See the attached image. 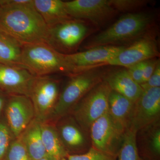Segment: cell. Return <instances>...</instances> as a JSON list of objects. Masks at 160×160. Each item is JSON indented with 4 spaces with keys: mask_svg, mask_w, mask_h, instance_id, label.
I'll list each match as a JSON object with an SVG mask.
<instances>
[{
    "mask_svg": "<svg viewBox=\"0 0 160 160\" xmlns=\"http://www.w3.org/2000/svg\"><path fill=\"white\" fill-rule=\"evenodd\" d=\"M60 93V82L50 76H35L32 83L29 96L40 122H50Z\"/></svg>",
    "mask_w": 160,
    "mask_h": 160,
    "instance_id": "cell-6",
    "label": "cell"
},
{
    "mask_svg": "<svg viewBox=\"0 0 160 160\" xmlns=\"http://www.w3.org/2000/svg\"><path fill=\"white\" fill-rule=\"evenodd\" d=\"M130 76L139 85L143 83L142 62L135 64L127 68Z\"/></svg>",
    "mask_w": 160,
    "mask_h": 160,
    "instance_id": "cell-30",
    "label": "cell"
},
{
    "mask_svg": "<svg viewBox=\"0 0 160 160\" xmlns=\"http://www.w3.org/2000/svg\"><path fill=\"white\" fill-rule=\"evenodd\" d=\"M65 5L72 18L88 20L98 26L108 22L118 12L109 0H74L65 2Z\"/></svg>",
    "mask_w": 160,
    "mask_h": 160,
    "instance_id": "cell-9",
    "label": "cell"
},
{
    "mask_svg": "<svg viewBox=\"0 0 160 160\" xmlns=\"http://www.w3.org/2000/svg\"><path fill=\"white\" fill-rule=\"evenodd\" d=\"M104 80L111 90L116 92L135 103L143 92L139 84L132 78L127 69L106 73Z\"/></svg>",
    "mask_w": 160,
    "mask_h": 160,
    "instance_id": "cell-17",
    "label": "cell"
},
{
    "mask_svg": "<svg viewBox=\"0 0 160 160\" xmlns=\"http://www.w3.org/2000/svg\"><path fill=\"white\" fill-rule=\"evenodd\" d=\"M148 34V33H147ZM145 34L138 39L132 45L124 48L107 65L129 68L146 60L159 57L157 44L150 34Z\"/></svg>",
    "mask_w": 160,
    "mask_h": 160,
    "instance_id": "cell-12",
    "label": "cell"
},
{
    "mask_svg": "<svg viewBox=\"0 0 160 160\" xmlns=\"http://www.w3.org/2000/svg\"><path fill=\"white\" fill-rule=\"evenodd\" d=\"M61 160H66V158H63V159H62Z\"/></svg>",
    "mask_w": 160,
    "mask_h": 160,
    "instance_id": "cell-34",
    "label": "cell"
},
{
    "mask_svg": "<svg viewBox=\"0 0 160 160\" xmlns=\"http://www.w3.org/2000/svg\"><path fill=\"white\" fill-rule=\"evenodd\" d=\"M125 47L117 46H100L85 51L63 54V56L73 74L95 69L99 66L107 65V62Z\"/></svg>",
    "mask_w": 160,
    "mask_h": 160,
    "instance_id": "cell-11",
    "label": "cell"
},
{
    "mask_svg": "<svg viewBox=\"0 0 160 160\" xmlns=\"http://www.w3.org/2000/svg\"><path fill=\"white\" fill-rule=\"evenodd\" d=\"M152 21V17L147 13H128L91 38L85 45V49L115 46L142 37L151 27Z\"/></svg>",
    "mask_w": 160,
    "mask_h": 160,
    "instance_id": "cell-2",
    "label": "cell"
},
{
    "mask_svg": "<svg viewBox=\"0 0 160 160\" xmlns=\"http://www.w3.org/2000/svg\"><path fill=\"white\" fill-rule=\"evenodd\" d=\"M28 152L31 160L47 157L43 145L41 122L35 118L18 137Z\"/></svg>",
    "mask_w": 160,
    "mask_h": 160,
    "instance_id": "cell-19",
    "label": "cell"
},
{
    "mask_svg": "<svg viewBox=\"0 0 160 160\" xmlns=\"http://www.w3.org/2000/svg\"><path fill=\"white\" fill-rule=\"evenodd\" d=\"M147 134L145 136V146L147 152L152 157L159 158L160 155V129L158 122L143 129Z\"/></svg>",
    "mask_w": 160,
    "mask_h": 160,
    "instance_id": "cell-23",
    "label": "cell"
},
{
    "mask_svg": "<svg viewBox=\"0 0 160 160\" xmlns=\"http://www.w3.org/2000/svg\"><path fill=\"white\" fill-rule=\"evenodd\" d=\"M54 123L61 142L69 154H81L89 149L86 132L71 115L61 118Z\"/></svg>",
    "mask_w": 160,
    "mask_h": 160,
    "instance_id": "cell-14",
    "label": "cell"
},
{
    "mask_svg": "<svg viewBox=\"0 0 160 160\" xmlns=\"http://www.w3.org/2000/svg\"><path fill=\"white\" fill-rule=\"evenodd\" d=\"M22 46L18 41L0 30L1 64L26 69L22 62Z\"/></svg>",
    "mask_w": 160,
    "mask_h": 160,
    "instance_id": "cell-21",
    "label": "cell"
},
{
    "mask_svg": "<svg viewBox=\"0 0 160 160\" xmlns=\"http://www.w3.org/2000/svg\"><path fill=\"white\" fill-rule=\"evenodd\" d=\"M66 160H116L113 157L91 147L85 152L81 154H68Z\"/></svg>",
    "mask_w": 160,
    "mask_h": 160,
    "instance_id": "cell-26",
    "label": "cell"
},
{
    "mask_svg": "<svg viewBox=\"0 0 160 160\" xmlns=\"http://www.w3.org/2000/svg\"><path fill=\"white\" fill-rule=\"evenodd\" d=\"M16 138L4 117L0 115V160H2L12 141Z\"/></svg>",
    "mask_w": 160,
    "mask_h": 160,
    "instance_id": "cell-25",
    "label": "cell"
},
{
    "mask_svg": "<svg viewBox=\"0 0 160 160\" xmlns=\"http://www.w3.org/2000/svg\"><path fill=\"white\" fill-rule=\"evenodd\" d=\"M106 72L92 69L70 75L59 97L50 122L55 123L70 114L75 106L93 87L104 80Z\"/></svg>",
    "mask_w": 160,
    "mask_h": 160,
    "instance_id": "cell-4",
    "label": "cell"
},
{
    "mask_svg": "<svg viewBox=\"0 0 160 160\" xmlns=\"http://www.w3.org/2000/svg\"><path fill=\"white\" fill-rule=\"evenodd\" d=\"M125 132L115 125L108 112L95 121L90 127L89 133L91 146L117 158Z\"/></svg>",
    "mask_w": 160,
    "mask_h": 160,
    "instance_id": "cell-8",
    "label": "cell"
},
{
    "mask_svg": "<svg viewBox=\"0 0 160 160\" xmlns=\"http://www.w3.org/2000/svg\"><path fill=\"white\" fill-rule=\"evenodd\" d=\"M33 6L49 29L70 19L65 2L61 0H33Z\"/></svg>",
    "mask_w": 160,
    "mask_h": 160,
    "instance_id": "cell-18",
    "label": "cell"
},
{
    "mask_svg": "<svg viewBox=\"0 0 160 160\" xmlns=\"http://www.w3.org/2000/svg\"><path fill=\"white\" fill-rule=\"evenodd\" d=\"M8 94L0 90V115L2 113L6 104Z\"/></svg>",
    "mask_w": 160,
    "mask_h": 160,
    "instance_id": "cell-32",
    "label": "cell"
},
{
    "mask_svg": "<svg viewBox=\"0 0 160 160\" xmlns=\"http://www.w3.org/2000/svg\"><path fill=\"white\" fill-rule=\"evenodd\" d=\"M41 128L47 157L51 160L66 158L69 153L61 142L55 123L52 122H41Z\"/></svg>",
    "mask_w": 160,
    "mask_h": 160,
    "instance_id": "cell-20",
    "label": "cell"
},
{
    "mask_svg": "<svg viewBox=\"0 0 160 160\" xmlns=\"http://www.w3.org/2000/svg\"><path fill=\"white\" fill-rule=\"evenodd\" d=\"M39 160H51L49 159V158H48L47 157L44 158L42 159Z\"/></svg>",
    "mask_w": 160,
    "mask_h": 160,
    "instance_id": "cell-33",
    "label": "cell"
},
{
    "mask_svg": "<svg viewBox=\"0 0 160 160\" xmlns=\"http://www.w3.org/2000/svg\"><path fill=\"white\" fill-rule=\"evenodd\" d=\"M35 77L25 68L0 63V90L7 94L29 96Z\"/></svg>",
    "mask_w": 160,
    "mask_h": 160,
    "instance_id": "cell-15",
    "label": "cell"
},
{
    "mask_svg": "<svg viewBox=\"0 0 160 160\" xmlns=\"http://www.w3.org/2000/svg\"><path fill=\"white\" fill-rule=\"evenodd\" d=\"M3 113L15 138L18 137L35 118L31 100L23 95H8Z\"/></svg>",
    "mask_w": 160,
    "mask_h": 160,
    "instance_id": "cell-10",
    "label": "cell"
},
{
    "mask_svg": "<svg viewBox=\"0 0 160 160\" xmlns=\"http://www.w3.org/2000/svg\"><path fill=\"white\" fill-rule=\"evenodd\" d=\"M160 114V87L143 90L135 103L130 127L138 131L158 122Z\"/></svg>",
    "mask_w": 160,
    "mask_h": 160,
    "instance_id": "cell-13",
    "label": "cell"
},
{
    "mask_svg": "<svg viewBox=\"0 0 160 160\" xmlns=\"http://www.w3.org/2000/svg\"><path fill=\"white\" fill-rule=\"evenodd\" d=\"M109 2L118 12L133 11L148 3V1L145 0H109Z\"/></svg>",
    "mask_w": 160,
    "mask_h": 160,
    "instance_id": "cell-27",
    "label": "cell"
},
{
    "mask_svg": "<svg viewBox=\"0 0 160 160\" xmlns=\"http://www.w3.org/2000/svg\"><path fill=\"white\" fill-rule=\"evenodd\" d=\"M137 132L131 127L126 130L116 160H142L140 158L138 149Z\"/></svg>",
    "mask_w": 160,
    "mask_h": 160,
    "instance_id": "cell-22",
    "label": "cell"
},
{
    "mask_svg": "<svg viewBox=\"0 0 160 160\" xmlns=\"http://www.w3.org/2000/svg\"><path fill=\"white\" fill-rule=\"evenodd\" d=\"M2 160H31L19 138L12 141Z\"/></svg>",
    "mask_w": 160,
    "mask_h": 160,
    "instance_id": "cell-24",
    "label": "cell"
},
{
    "mask_svg": "<svg viewBox=\"0 0 160 160\" xmlns=\"http://www.w3.org/2000/svg\"><path fill=\"white\" fill-rule=\"evenodd\" d=\"M22 62L24 67L35 76L56 73L72 74L63 54L45 42L23 46Z\"/></svg>",
    "mask_w": 160,
    "mask_h": 160,
    "instance_id": "cell-3",
    "label": "cell"
},
{
    "mask_svg": "<svg viewBox=\"0 0 160 160\" xmlns=\"http://www.w3.org/2000/svg\"><path fill=\"white\" fill-rule=\"evenodd\" d=\"M111 91L103 80L85 95L72 110L69 114L86 133H89L95 121L108 112Z\"/></svg>",
    "mask_w": 160,
    "mask_h": 160,
    "instance_id": "cell-5",
    "label": "cell"
},
{
    "mask_svg": "<svg viewBox=\"0 0 160 160\" xmlns=\"http://www.w3.org/2000/svg\"><path fill=\"white\" fill-rule=\"evenodd\" d=\"M134 104L116 92H110L108 113L115 125L123 132L131 126Z\"/></svg>",
    "mask_w": 160,
    "mask_h": 160,
    "instance_id": "cell-16",
    "label": "cell"
},
{
    "mask_svg": "<svg viewBox=\"0 0 160 160\" xmlns=\"http://www.w3.org/2000/svg\"><path fill=\"white\" fill-rule=\"evenodd\" d=\"M143 90L152 88L160 87V62L158 63L156 68L149 79L140 85Z\"/></svg>",
    "mask_w": 160,
    "mask_h": 160,
    "instance_id": "cell-28",
    "label": "cell"
},
{
    "mask_svg": "<svg viewBox=\"0 0 160 160\" xmlns=\"http://www.w3.org/2000/svg\"><path fill=\"white\" fill-rule=\"evenodd\" d=\"M0 30L9 35L22 46L46 42L49 32V27L35 9L33 4L2 8Z\"/></svg>",
    "mask_w": 160,
    "mask_h": 160,
    "instance_id": "cell-1",
    "label": "cell"
},
{
    "mask_svg": "<svg viewBox=\"0 0 160 160\" xmlns=\"http://www.w3.org/2000/svg\"><path fill=\"white\" fill-rule=\"evenodd\" d=\"M1 9H2V8H1V6H0V12L1 11Z\"/></svg>",
    "mask_w": 160,
    "mask_h": 160,
    "instance_id": "cell-35",
    "label": "cell"
},
{
    "mask_svg": "<svg viewBox=\"0 0 160 160\" xmlns=\"http://www.w3.org/2000/svg\"><path fill=\"white\" fill-rule=\"evenodd\" d=\"M159 59L156 58L146 60L142 62L143 63V83L145 82L153 73L156 68Z\"/></svg>",
    "mask_w": 160,
    "mask_h": 160,
    "instance_id": "cell-29",
    "label": "cell"
},
{
    "mask_svg": "<svg viewBox=\"0 0 160 160\" xmlns=\"http://www.w3.org/2000/svg\"><path fill=\"white\" fill-rule=\"evenodd\" d=\"M33 0H0L1 8H12L33 5Z\"/></svg>",
    "mask_w": 160,
    "mask_h": 160,
    "instance_id": "cell-31",
    "label": "cell"
},
{
    "mask_svg": "<svg viewBox=\"0 0 160 160\" xmlns=\"http://www.w3.org/2000/svg\"><path fill=\"white\" fill-rule=\"evenodd\" d=\"M91 31L85 21L70 19L49 29L46 43L62 54H72Z\"/></svg>",
    "mask_w": 160,
    "mask_h": 160,
    "instance_id": "cell-7",
    "label": "cell"
}]
</instances>
